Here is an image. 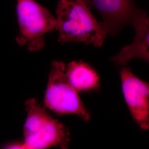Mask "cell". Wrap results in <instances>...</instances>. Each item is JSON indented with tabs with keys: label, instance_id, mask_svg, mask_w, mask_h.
<instances>
[{
	"label": "cell",
	"instance_id": "obj_3",
	"mask_svg": "<svg viewBox=\"0 0 149 149\" xmlns=\"http://www.w3.org/2000/svg\"><path fill=\"white\" fill-rule=\"evenodd\" d=\"M16 12L19 28L17 43L31 52L41 50L45 44L44 36L56 30V18L34 0H17Z\"/></svg>",
	"mask_w": 149,
	"mask_h": 149
},
{
	"label": "cell",
	"instance_id": "obj_1",
	"mask_svg": "<svg viewBox=\"0 0 149 149\" xmlns=\"http://www.w3.org/2000/svg\"><path fill=\"white\" fill-rule=\"evenodd\" d=\"M56 13L60 43L103 45L107 34L83 0H59Z\"/></svg>",
	"mask_w": 149,
	"mask_h": 149
},
{
	"label": "cell",
	"instance_id": "obj_2",
	"mask_svg": "<svg viewBox=\"0 0 149 149\" xmlns=\"http://www.w3.org/2000/svg\"><path fill=\"white\" fill-rule=\"evenodd\" d=\"M27 118L24 125V144L28 149L56 146L68 149L70 133L67 127L52 117L34 98L25 102Z\"/></svg>",
	"mask_w": 149,
	"mask_h": 149
},
{
	"label": "cell",
	"instance_id": "obj_6",
	"mask_svg": "<svg viewBox=\"0 0 149 149\" xmlns=\"http://www.w3.org/2000/svg\"><path fill=\"white\" fill-rule=\"evenodd\" d=\"M93 7L101 15V24L107 34L116 35L128 24H131L138 11L134 0H83Z\"/></svg>",
	"mask_w": 149,
	"mask_h": 149
},
{
	"label": "cell",
	"instance_id": "obj_7",
	"mask_svg": "<svg viewBox=\"0 0 149 149\" xmlns=\"http://www.w3.org/2000/svg\"><path fill=\"white\" fill-rule=\"evenodd\" d=\"M136 36L133 42L122 49L120 53L113 56L112 61L116 65L125 66L134 58L149 61V19L147 13L139 9L132 20Z\"/></svg>",
	"mask_w": 149,
	"mask_h": 149
},
{
	"label": "cell",
	"instance_id": "obj_9",
	"mask_svg": "<svg viewBox=\"0 0 149 149\" xmlns=\"http://www.w3.org/2000/svg\"><path fill=\"white\" fill-rule=\"evenodd\" d=\"M5 149H28L24 144H12L7 146Z\"/></svg>",
	"mask_w": 149,
	"mask_h": 149
},
{
	"label": "cell",
	"instance_id": "obj_5",
	"mask_svg": "<svg viewBox=\"0 0 149 149\" xmlns=\"http://www.w3.org/2000/svg\"><path fill=\"white\" fill-rule=\"evenodd\" d=\"M123 93L134 120L142 130L149 128V83L140 79L129 68L120 72Z\"/></svg>",
	"mask_w": 149,
	"mask_h": 149
},
{
	"label": "cell",
	"instance_id": "obj_4",
	"mask_svg": "<svg viewBox=\"0 0 149 149\" xmlns=\"http://www.w3.org/2000/svg\"><path fill=\"white\" fill-rule=\"evenodd\" d=\"M66 65L63 61L52 62L45 92V106L59 114H75L85 122L90 113L81 101L78 92L71 84L65 74Z\"/></svg>",
	"mask_w": 149,
	"mask_h": 149
},
{
	"label": "cell",
	"instance_id": "obj_8",
	"mask_svg": "<svg viewBox=\"0 0 149 149\" xmlns=\"http://www.w3.org/2000/svg\"><path fill=\"white\" fill-rule=\"evenodd\" d=\"M65 74L77 92L92 90L100 87L97 72L89 64L82 60L69 63L66 66Z\"/></svg>",
	"mask_w": 149,
	"mask_h": 149
}]
</instances>
